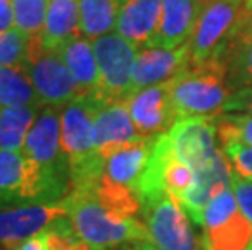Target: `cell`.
<instances>
[{"label":"cell","instance_id":"15","mask_svg":"<svg viewBox=\"0 0 252 250\" xmlns=\"http://www.w3.org/2000/svg\"><path fill=\"white\" fill-rule=\"evenodd\" d=\"M93 137L96 151L104 159V163L121 146L140 138L133 127L127 101L99 104L94 114Z\"/></svg>","mask_w":252,"mask_h":250},{"label":"cell","instance_id":"21","mask_svg":"<svg viewBox=\"0 0 252 250\" xmlns=\"http://www.w3.org/2000/svg\"><path fill=\"white\" fill-rule=\"evenodd\" d=\"M203 250H251L252 222L241 210L223 224L202 231Z\"/></svg>","mask_w":252,"mask_h":250},{"label":"cell","instance_id":"4","mask_svg":"<svg viewBox=\"0 0 252 250\" xmlns=\"http://www.w3.org/2000/svg\"><path fill=\"white\" fill-rule=\"evenodd\" d=\"M68 194L65 179L44 171L21 151L0 150V210L59 203Z\"/></svg>","mask_w":252,"mask_h":250},{"label":"cell","instance_id":"22","mask_svg":"<svg viewBox=\"0 0 252 250\" xmlns=\"http://www.w3.org/2000/svg\"><path fill=\"white\" fill-rule=\"evenodd\" d=\"M124 0H78L80 34L90 41L109 34L116 28Z\"/></svg>","mask_w":252,"mask_h":250},{"label":"cell","instance_id":"34","mask_svg":"<svg viewBox=\"0 0 252 250\" xmlns=\"http://www.w3.org/2000/svg\"><path fill=\"white\" fill-rule=\"evenodd\" d=\"M251 42H252V10L244 8L243 17H241L239 26H238V31H236V36L231 41V44H229V47L251 44Z\"/></svg>","mask_w":252,"mask_h":250},{"label":"cell","instance_id":"29","mask_svg":"<svg viewBox=\"0 0 252 250\" xmlns=\"http://www.w3.org/2000/svg\"><path fill=\"white\" fill-rule=\"evenodd\" d=\"M239 211L238 201H236V196L233 189H224L223 192H220L217 196L208 201V205L203 210L202 215V222L200 227L203 229H210V227H215L226 222L229 218L234 216L236 213Z\"/></svg>","mask_w":252,"mask_h":250},{"label":"cell","instance_id":"18","mask_svg":"<svg viewBox=\"0 0 252 250\" xmlns=\"http://www.w3.org/2000/svg\"><path fill=\"white\" fill-rule=\"evenodd\" d=\"M153 141L155 138L140 137L116 150L104 163V177L135 192L140 175L152 153Z\"/></svg>","mask_w":252,"mask_h":250},{"label":"cell","instance_id":"10","mask_svg":"<svg viewBox=\"0 0 252 250\" xmlns=\"http://www.w3.org/2000/svg\"><path fill=\"white\" fill-rule=\"evenodd\" d=\"M68 216L65 201L0 210V247L15 250L37 232L46 231L57 220Z\"/></svg>","mask_w":252,"mask_h":250},{"label":"cell","instance_id":"2","mask_svg":"<svg viewBox=\"0 0 252 250\" xmlns=\"http://www.w3.org/2000/svg\"><path fill=\"white\" fill-rule=\"evenodd\" d=\"M63 201L75 234L94 250H108L150 241L145 222L137 218L122 220L112 215L96 198L93 187L70 190Z\"/></svg>","mask_w":252,"mask_h":250},{"label":"cell","instance_id":"33","mask_svg":"<svg viewBox=\"0 0 252 250\" xmlns=\"http://www.w3.org/2000/svg\"><path fill=\"white\" fill-rule=\"evenodd\" d=\"M229 112L252 115V86L234 89L223 109V114H229Z\"/></svg>","mask_w":252,"mask_h":250},{"label":"cell","instance_id":"23","mask_svg":"<svg viewBox=\"0 0 252 250\" xmlns=\"http://www.w3.org/2000/svg\"><path fill=\"white\" fill-rule=\"evenodd\" d=\"M21 106L42 108L25 63L0 67V108Z\"/></svg>","mask_w":252,"mask_h":250},{"label":"cell","instance_id":"7","mask_svg":"<svg viewBox=\"0 0 252 250\" xmlns=\"http://www.w3.org/2000/svg\"><path fill=\"white\" fill-rule=\"evenodd\" d=\"M143 222L158 250H203L178 198L159 194L142 201Z\"/></svg>","mask_w":252,"mask_h":250},{"label":"cell","instance_id":"3","mask_svg":"<svg viewBox=\"0 0 252 250\" xmlns=\"http://www.w3.org/2000/svg\"><path fill=\"white\" fill-rule=\"evenodd\" d=\"M168 84L178 119H217L233 93L224 56L190 65Z\"/></svg>","mask_w":252,"mask_h":250},{"label":"cell","instance_id":"39","mask_svg":"<svg viewBox=\"0 0 252 250\" xmlns=\"http://www.w3.org/2000/svg\"><path fill=\"white\" fill-rule=\"evenodd\" d=\"M208 2H213V0H197V3H198V5H200V7H202V5H205V3H208Z\"/></svg>","mask_w":252,"mask_h":250},{"label":"cell","instance_id":"12","mask_svg":"<svg viewBox=\"0 0 252 250\" xmlns=\"http://www.w3.org/2000/svg\"><path fill=\"white\" fill-rule=\"evenodd\" d=\"M133 127L138 137L157 138L178 122L168 82L145 88L127 99Z\"/></svg>","mask_w":252,"mask_h":250},{"label":"cell","instance_id":"6","mask_svg":"<svg viewBox=\"0 0 252 250\" xmlns=\"http://www.w3.org/2000/svg\"><path fill=\"white\" fill-rule=\"evenodd\" d=\"M25 67L34 84L42 108L62 109L72 101L83 98L82 89L57 51L46 49L39 36L30 38Z\"/></svg>","mask_w":252,"mask_h":250},{"label":"cell","instance_id":"5","mask_svg":"<svg viewBox=\"0 0 252 250\" xmlns=\"http://www.w3.org/2000/svg\"><path fill=\"white\" fill-rule=\"evenodd\" d=\"M244 12L243 0H213L200 7L195 29L189 41L190 65L226 54Z\"/></svg>","mask_w":252,"mask_h":250},{"label":"cell","instance_id":"28","mask_svg":"<svg viewBox=\"0 0 252 250\" xmlns=\"http://www.w3.org/2000/svg\"><path fill=\"white\" fill-rule=\"evenodd\" d=\"M224 58L228 63V77L233 91L244 86H252V42L229 47Z\"/></svg>","mask_w":252,"mask_h":250},{"label":"cell","instance_id":"11","mask_svg":"<svg viewBox=\"0 0 252 250\" xmlns=\"http://www.w3.org/2000/svg\"><path fill=\"white\" fill-rule=\"evenodd\" d=\"M166 134L169 137L174 154L181 161L194 167V171L208 164L221 151L217 143L218 132L213 119H179Z\"/></svg>","mask_w":252,"mask_h":250},{"label":"cell","instance_id":"20","mask_svg":"<svg viewBox=\"0 0 252 250\" xmlns=\"http://www.w3.org/2000/svg\"><path fill=\"white\" fill-rule=\"evenodd\" d=\"M80 34L78 0H49L47 17L42 33V46L49 51H57L62 44Z\"/></svg>","mask_w":252,"mask_h":250},{"label":"cell","instance_id":"16","mask_svg":"<svg viewBox=\"0 0 252 250\" xmlns=\"http://www.w3.org/2000/svg\"><path fill=\"white\" fill-rule=\"evenodd\" d=\"M163 0H124L114 31L138 49L150 47L161 21Z\"/></svg>","mask_w":252,"mask_h":250},{"label":"cell","instance_id":"19","mask_svg":"<svg viewBox=\"0 0 252 250\" xmlns=\"http://www.w3.org/2000/svg\"><path fill=\"white\" fill-rule=\"evenodd\" d=\"M57 54L67 65L68 72L72 73L83 96L98 98L99 72L93 51V41L78 36L59 47Z\"/></svg>","mask_w":252,"mask_h":250},{"label":"cell","instance_id":"30","mask_svg":"<svg viewBox=\"0 0 252 250\" xmlns=\"http://www.w3.org/2000/svg\"><path fill=\"white\" fill-rule=\"evenodd\" d=\"M30 47V36L17 28L0 33V67L23 65Z\"/></svg>","mask_w":252,"mask_h":250},{"label":"cell","instance_id":"17","mask_svg":"<svg viewBox=\"0 0 252 250\" xmlns=\"http://www.w3.org/2000/svg\"><path fill=\"white\" fill-rule=\"evenodd\" d=\"M200 13L197 0H163L161 21L150 47L176 49L190 41Z\"/></svg>","mask_w":252,"mask_h":250},{"label":"cell","instance_id":"27","mask_svg":"<svg viewBox=\"0 0 252 250\" xmlns=\"http://www.w3.org/2000/svg\"><path fill=\"white\" fill-rule=\"evenodd\" d=\"M215 120L220 145L226 141H238L252 148V115L229 112L218 115Z\"/></svg>","mask_w":252,"mask_h":250},{"label":"cell","instance_id":"36","mask_svg":"<svg viewBox=\"0 0 252 250\" xmlns=\"http://www.w3.org/2000/svg\"><path fill=\"white\" fill-rule=\"evenodd\" d=\"M12 25H13L12 0H0V33L12 29Z\"/></svg>","mask_w":252,"mask_h":250},{"label":"cell","instance_id":"24","mask_svg":"<svg viewBox=\"0 0 252 250\" xmlns=\"http://www.w3.org/2000/svg\"><path fill=\"white\" fill-rule=\"evenodd\" d=\"M42 108H0V150L21 151Z\"/></svg>","mask_w":252,"mask_h":250},{"label":"cell","instance_id":"25","mask_svg":"<svg viewBox=\"0 0 252 250\" xmlns=\"http://www.w3.org/2000/svg\"><path fill=\"white\" fill-rule=\"evenodd\" d=\"M93 192L104 208H108L112 215L122 220H132V218H137L138 213H142V203L138 195L132 189L114 184L108 177H104V174L93 187Z\"/></svg>","mask_w":252,"mask_h":250},{"label":"cell","instance_id":"14","mask_svg":"<svg viewBox=\"0 0 252 250\" xmlns=\"http://www.w3.org/2000/svg\"><path fill=\"white\" fill-rule=\"evenodd\" d=\"M231 179L233 167L223 151H220L210 163L195 171L194 184L179 196L178 201L198 227L208 201L224 189L231 187Z\"/></svg>","mask_w":252,"mask_h":250},{"label":"cell","instance_id":"40","mask_svg":"<svg viewBox=\"0 0 252 250\" xmlns=\"http://www.w3.org/2000/svg\"><path fill=\"white\" fill-rule=\"evenodd\" d=\"M251 250H252V249H251Z\"/></svg>","mask_w":252,"mask_h":250},{"label":"cell","instance_id":"26","mask_svg":"<svg viewBox=\"0 0 252 250\" xmlns=\"http://www.w3.org/2000/svg\"><path fill=\"white\" fill-rule=\"evenodd\" d=\"M49 0H12L13 26L26 36H39L44 28Z\"/></svg>","mask_w":252,"mask_h":250},{"label":"cell","instance_id":"35","mask_svg":"<svg viewBox=\"0 0 252 250\" xmlns=\"http://www.w3.org/2000/svg\"><path fill=\"white\" fill-rule=\"evenodd\" d=\"M15 250H49V232L47 229L37 232L36 236L30 237Z\"/></svg>","mask_w":252,"mask_h":250},{"label":"cell","instance_id":"31","mask_svg":"<svg viewBox=\"0 0 252 250\" xmlns=\"http://www.w3.org/2000/svg\"><path fill=\"white\" fill-rule=\"evenodd\" d=\"M220 148L231 164L234 174L252 182V148L241 145L238 141L221 143Z\"/></svg>","mask_w":252,"mask_h":250},{"label":"cell","instance_id":"8","mask_svg":"<svg viewBox=\"0 0 252 250\" xmlns=\"http://www.w3.org/2000/svg\"><path fill=\"white\" fill-rule=\"evenodd\" d=\"M93 51L99 72L98 99L103 103L127 101L138 47L117 33H109L93 41Z\"/></svg>","mask_w":252,"mask_h":250},{"label":"cell","instance_id":"13","mask_svg":"<svg viewBox=\"0 0 252 250\" xmlns=\"http://www.w3.org/2000/svg\"><path fill=\"white\" fill-rule=\"evenodd\" d=\"M190 67L189 41L176 49L161 47H143L138 54L132 70L130 96L145 88L161 84L178 77Z\"/></svg>","mask_w":252,"mask_h":250},{"label":"cell","instance_id":"37","mask_svg":"<svg viewBox=\"0 0 252 250\" xmlns=\"http://www.w3.org/2000/svg\"><path fill=\"white\" fill-rule=\"evenodd\" d=\"M122 250H158V247L152 241H143V242L128 244V246H122Z\"/></svg>","mask_w":252,"mask_h":250},{"label":"cell","instance_id":"32","mask_svg":"<svg viewBox=\"0 0 252 250\" xmlns=\"http://www.w3.org/2000/svg\"><path fill=\"white\" fill-rule=\"evenodd\" d=\"M231 189L234 192L236 201H238L241 213L252 222V182L248 179L239 177V175L234 174L233 171Z\"/></svg>","mask_w":252,"mask_h":250},{"label":"cell","instance_id":"38","mask_svg":"<svg viewBox=\"0 0 252 250\" xmlns=\"http://www.w3.org/2000/svg\"><path fill=\"white\" fill-rule=\"evenodd\" d=\"M243 2H244L246 10H252V0H243Z\"/></svg>","mask_w":252,"mask_h":250},{"label":"cell","instance_id":"1","mask_svg":"<svg viewBox=\"0 0 252 250\" xmlns=\"http://www.w3.org/2000/svg\"><path fill=\"white\" fill-rule=\"evenodd\" d=\"M101 103L96 96H83L61 109V143L70 190L94 187L104 174V159L96 151L93 137L94 114Z\"/></svg>","mask_w":252,"mask_h":250},{"label":"cell","instance_id":"9","mask_svg":"<svg viewBox=\"0 0 252 250\" xmlns=\"http://www.w3.org/2000/svg\"><path fill=\"white\" fill-rule=\"evenodd\" d=\"M21 153L44 171L70 184L68 164L61 143V109L42 108L25 140Z\"/></svg>","mask_w":252,"mask_h":250}]
</instances>
